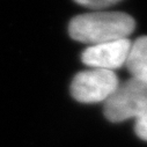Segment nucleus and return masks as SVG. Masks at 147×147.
<instances>
[{"label":"nucleus","instance_id":"f257e3e1","mask_svg":"<svg viewBox=\"0 0 147 147\" xmlns=\"http://www.w3.org/2000/svg\"><path fill=\"white\" fill-rule=\"evenodd\" d=\"M136 22L122 12H93L73 18L68 31L73 40L90 45L127 38Z\"/></svg>","mask_w":147,"mask_h":147},{"label":"nucleus","instance_id":"f03ea898","mask_svg":"<svg viewBox=\"0 0 147 147\" xmlns=\"http://www.w3.org/2000/svg\"><path fill=\"white\" fill-rule=\"evenodd\" d=\"M147 111V82L130 78L104 102V115L114 123L138 118Z\"/></svg>","mask_w":147,"mask_h":147},{"label":"nucleus","instance_id":"7ed1b4c3","mask_svg":"<svg viewBox=\"0 0 147 147\" xmlns=\"http://www.w3.org/2000/svg\"><path fill=\"white\" fill-rule=\"evenodd\" d=\"M119 81L113 71L90 68L74 77L71 84V94L81 103L105 102Z\"/></svg>","mask_w":147,"mask_h":147},{"label":"nucleus","instance_id":"20e7f679","mask_svg":"<svg viewBox=\"0 0 147 147\" xmlns=\"http://www.w3.org/2000/svg\"><path fill=\"white\" fill-rule=\"evenodd\" d=\"M131 44L129 38H124L90 45L82 52V63L92 68L114 72L125 65Z\"/></svg>","mask_w":147,"mask_h":147},{"label":"nucleus","instance_id":"39448f33","mask_svg":"<svg viewBox=\"0 0 147 147\" xmlns=\"http://www.w3.org/2000/svg\"><path fill=\"white\" fill-rule=\"evenodd\" d=\"M125 66L131 78L147 82V36L132 42Z\"/></svg>","mask_w":147,"mask_h":147},{"label":"nucleus","instance_id":"423d86ee","mask_svg":"<svg viewBox=\"0 0 147 147\" xmlns=\"http://www.w3.org/2000/svg\"><path fill=\"white\" fill-rule=\"evenodd\" d=\"M74 1L81 6H85L92 9H102L117 4L121 0H74Z\"/></svg>","mask_w":147,"mask_h":147},{"label":"nucleus","instance_id":"0eeeda50","mask_svg":"<svg viewBox=\"0 0 147 147\" xmlns=\"http://www.w3.org/2000/svg\"><path fill=\"white\" fill-rule=\"evenodd\" d=\"M134 131L140 139L147 141V111L141 116H139L138 118H136Z\"/></svg>","mask_w":147,"mask_h":147}]
</instances>
